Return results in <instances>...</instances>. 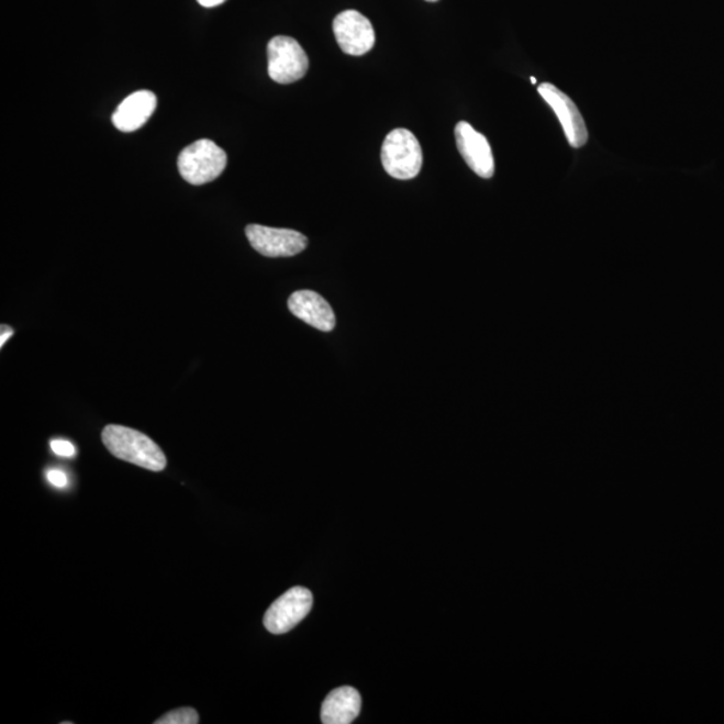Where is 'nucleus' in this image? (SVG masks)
Returning a JSON list of instances; mask_svg holds the SVG:
<instances>
[{"label":"nucleus","instance_id":"16","mask_svg":"<svg viewBox=\"0 0 724 724\" xmlns=\"http://www.w3.org/2000/svg\"><path fill=\"white\" fill-rule=\"evenodd\" d=\"M12 334H14V328L8 326V325H2V337H0V346H4L5 341H8Z\"/></svg>","mask_w":724,"mask_h":724},{"label":"nucleus","instance_id":"3","mask_svg":"<svg viewBox=\"0 0 724 724\" xmlns=\"http://www.w3.org/2000/svg\"><path fill=\"white\" fill-rule=\"evenodd\" d=\"M381 163L394 179L416 178L423 167V151L416 136L403 127L389 133L382 143Z\"/></svg>","mask_w":724,"mask_h":724},{"label":"nucleus","instance_id":"13","mask_svg":"<svg viewBox=\"0 0 724 724\" xmlns=\"http://www.w3.org/2000/svg\"><path fill=\"white\" fill-rule=\"evenodd\" d=\"M200 722L197 710L182 708L170 711V713L157 720L155 724H198Z\"/></svg>","mask_w":724,"mask_h":724},{"label":"nucleus","instance_id":"1","mask_svg":"<svg viewBox=\"0 0 724 724\" xmlns=\"http://www.w3.org/2000/svg\"><path fill=\"white\" fill-rule=\"evenodd\" d=\"M101 437L108 452L115 458L149 471L160 472L166 470L167 456L143 432L124 427V425L109 424L103 428Z\"/></svg>","mask_w":724,"mask_h":724},{"label":"nucleus","instance_id":"15","mask_svg":"<svg viewBox=\"0 0 724 724\" xmlns=\"http://www.w3.org/2000/svg\"><path fill=\"white\" fill-rule=\"evenodd\" d=\"M47 480L51 482L53 486L59 487V489H63L66 484H68V477H66V474L60 470H51L47 472Z\"/></svg>","mask_w":724,"mask_h":724},{"label":"nucleus","instance_id":"12","mask_svg":"<svg viewBox=\"0 0 724 724\" xmlns=\"http://www.w3.org/2000/svg\"><path fill=\"white\" fill-rule=\"evenodd\" d=\"M361 713V695L353 687H339L322 703L321 721L325 724H349Z\"/></svg>","mask_w":724,"mask_h":724},{"label":"nucleus","instance_id":"19","mask_svg":"<svg viewBox=\"0 0 724 724\" xmlns=\"http://www.w3.org/2000/svg\"><path fill=\"white\" fill-rule=\"evenodd\" d=\"M427 2H437V0H427Z\"/></svg>","mask_w":724,"mask_h":724},{"label":"nucleus","instance_id":"17","mask_svg":"<svg viewBox=\"0 0 724 724\" xmlns=\"http://www.w3.org/2000/svg\"><path fill=\"white\" fill-rule=\"evenodd\" d=\"M224 2H226V0H198V3L207 9L216 8V5H221Z\"/></svg>","mask_w":724,"mask_h":724},{"label":"nucleus","instance_id":"9","mask_svg":"<svg viewBox=\"0 0 724 724\" xmlns=\"http://www.w3.org/2000/svg\"><path fill=\"white\" fill-rule=\"evenodd\" d=\"M455 138L467 166L480 178L491 179L495 172L494 156L482 133L474 130L466 121H460L455 126Z\"/></svg>","mask_w":724,"mask_h":724},{"label":"nucleus","instance_id":"8","mask_svg":"<svg viewBox=\"0 0 724 724\" xmlns=\"http://www.w3.org/2000/svg\"><path fill=\"white\" fill-rule=\"evenodd\" d=\"M538 93L557 114L566 138L573 148H581L588 142V130L576 103L564 91L552 83L539 85Z\"/></svg>","mask_w":724,"mask_h":724},{"label":"nucleus","instance_id":"2","mask_svg":"<svg viewBox=\"0 0 724 724\" xmlns=\"http://www.w3.org/2000/svg\"><path fill=\"white\" fill-rule=\"evenodd\" d=\"M227 166V155L211 140H198L181 151L178 167L181 178L192 186L214 181Z\"/></svg>","mask_w":724,"mask_h":724},{"label":"nucleus","instance_id":"11","mask_svg":"<svg viewBox=\"0 0 724 724\" xmlns=\"http://www.w3.org/2000/svg\"><path fill=\"white\" fill-rule=\"evenodd\" d=\"M157 108V97L149 90H138L127 96L112 115L119 131L131 133L148 123Z\"/></svg>","mask_w":724,"mask_h":724},{"label":"nucleus","instance_id":"6","mask_svg":"<svg viewBox=\"0 0 724 724\" xmlns=\"http://www.w3.org/2000/svg\"><path fill=\"white\" fill-rule=\"evenodd\" d=\"M246 236L249 245L267 258L294 257L308 247L307 236L294 230L249 224Z\"/></svg>","mask_w":724,"mask_h":724},{"label":"nucleus","instance_id":"4","mask_svg":"<svg viewBox=\"0 0 724 724\" xmlns=\"http://www.w3.org/2000/svg\"><path fill=\"white\" fill-rule=\"evenodd\" d=\"M267 70L272 81L293 83L307 76L309 58L291 36L278 35L267 45Z\"/></svg>","mask_w":724,"mask_h":724},{"label":"nucleus","instance_id":"14","mask_svg":"<svg viewBox=\"0 0 724 724\" xmlns=\"http://www.w3.org/2000/svg\"><path fill=\"white\" fill-rule=\"evenodd\" d=\"M51 446L54 454L64 456V458H71V456H75L76 454L75 446L68 441L56 439L52 442Z\"/></svg>","mask_w":724,"mask_h":724},{"label":"nucleus","instance_id":"18","mask_svg":"<svg viewBox=\"0 0 724 724\" xmlns=\"http://www.w3.org/2000/svg\"><path fill=\"white\" fill-rule=\"evenodd\" d=\"M531 81H532L533 85L537 83V80H535L534 77H532V80H531Z\"/></svg>","mask_w":724,"mask_h":724},{"label":"nucleus","instance_id":"7","mask_svg":"<svg viewBox=\"0 0 724 724\" xmlns=\"http://www.w3.org/2000/svg\"><path fill=\"white\" fill-rule=\"evenodd\" d=\"M333 32L341 51L349 56H364L375 46L372 23L356 10L341 12L333 22Z\"/></svg>","mask_w":724,"mask_h":724},{"label":"nucleus","instance_id":"10","mask_svg":"<svg viewBox=\"0 0 724 724\" xmlns=\"http://www.w3.org/2000/svg\"><path fill=\"white\" fill-rule=\"evenodd\" d=\"M288 305L297 319L321 332H332L336 326V315L332 307L315 291H296L290 296Z\"/></svg>","mask_w":724,"mask_h":724},{"label":"nucleus","instance_id":"5","mask_svg":"<svg viewBox=\"0 0 724 724\" xmlns=\"http://www.w3.org/2000/svg\"><path fill=\"white\" fill-rule=\"evenodd\" d=\"M313 606V594L302 587L291 588L272 602L264 619L266 630L274 635L288 634L305 619Z\"/></svg>","mask_w":724,"mask_h":724}]
</instances>
